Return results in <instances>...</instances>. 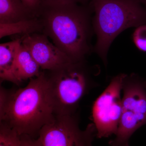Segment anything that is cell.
I'll return each instance as SVG.
<instances>
[{"label":"cell","instance_id":"obj_18","mask_svg":"<svg viewBox=\"0 0 146 146\" xmlns=\"http://www.w3.org/2000/svg\"><path fill=\"white\" fill-rule=\"evenodd\" d=\"M141 3L146 8V0H140Z\"/></svg>","mask_w":146,"mask_h":146},{"label":"cell","instance_id":"obj_12","mask_svg":"<svg viewBox=\"0 0 146 146\" xmlns=\"http://www.w3.org/2000/svg\"><path fill=\"white\" fill-rule=\"evenodd\" d=\"M41 21L36 17L11 23H0V38L12 35L21 37L35 33H42Z\"/></svg>","mask_w":146,"mask_h":146},{"label":"cell","instance_id":"obj_10","mask_svg":"<svg viewBox=\"0 0 146 146\" xmlns=\"http://www.w3.org/2000/svg\"><path fill=\"white\" fill-rule=\"evenodd\" d=\"M41 69L28 50L21 43L15 67V76L19 83L38 76L42 73Z\"/></svg>","mask_w":146,"mask_h":146},{"label":"cell","instance_id":"obj_19","mask_svg":"<svg viewBox=\"0 0 146 146\" xmlns=\"http://www.w3.org/2000/svg\"><path fill=\"white\" fill-rule=\"evenodd\" d=\"M143 84L144 87L145 88L146 90V80H143Z\"/></svg>","mask_w":146,"mask_h":146},{"label":"cell","instance_id":"obj_14","mask_svg":"<svg viewBox=\"0 0 146 146\" xmlns=\"http://www.w3.org/2000/svg\"><path fill=\"white\" fill-rule=\"evenodd\" d=\"M133 41L136 47L141 51L146 52V25L136 27L133 35Z\"/></svg>","mask_w":146,"mask_h":146},{"label":"cell","instance_id":"obj_2","mask_svg":"<svg viewBox=\"0 0 146 146\" xmlns=\"http://www.w3.org/2000/svg\"><path fill=\"white\" fill-rule=\"evenodd\" d=\"M0 95L1 123L19 135L37 138L42 128L54 118L44 71L24 88L12 91L1 88Z\"/></svg>","mask_w":146,"mask_h":146},{"label":"cell","instance_id":"obj_16","mask_svg":"<svg viewBox=\"0 0 146 146\" xmlns=\"http://www.w3.org/2000/svg\"><path fill=\"white\" fill-rule=\"evenodd\" d=\"M27 8L36 16V13L39 8L42 0H22Z\"/></svg>","mask_w":146,"mask_h":146},{"label":"cell","instance_id":"obj_15","mask_svg":"<svg viewBox=\"0 0 146 146\" xmlns=\"http://www.w3.org/2000/svg\"><path fill=\"white\" fill-rule=\"evenodd\" d=\"M19 146H42L37 138L27 135H20Z\"/></svg>","mask_w":146,"mask_h":146},{"label":"cell","instance_id":"obj_11","mask_svg":"<svg viewBox=\"0 0 146 146\" xmlns=\"http://www.w3.org/2000/svg\"><path fill=\"white\" fill-rule=\"evenodd\" d=\"M35 16L22 0H0V23H11Z\"/></svg>","mask_w":146,"mask_h":146},{"label":"cell","instance_id":"obj_5","mask_svg":"<svg viewBox=\"0 0 146 146\" xmlns=\"http://www.w3.org/2000/svg\"><path fill=\"white\" fill-rule=\"evenodd\" d=\"M137 74H126L123 80L122 107L117 131L110 146H129L133 133L146 124V90Z\"/></svg>","mask_w":146,"mask_h":146},{"label":"cell","instance_id":"obj_8","mask_svg":"<svg viewBox=\"0 0 146 146\" xmlns=\"http://www.w3.org/2000/svg\"><path fill=\"white\" fill-rule=\"evenodd\" d=\"M21 38V44L28 50L43 70H53L72 62L43 33H33Z\"/></svg>","mask_w":146,"mask_h":146},{"label":"cell","instance_id":"obj_3","mask_svg":"<svg viewBox=\"0 0 146 146\" xmlns=\"http://www.w3.org/2000/svg\"><path fill=\"white\" fill-rule=\"evenodd\" d=\"M92 19L97 41L94 52L107 65L111 44L123 31L146 25V8L140 0H91Z\"/></svg>","mask_w":146,"mask_h":146},{"label":"cell","instance_id":"obj_1","mask_svg":"<svg viewBox=\"0 0 146 146\" xmlns=\"http://www.w3.org/2000/svg\"><path fill=\"white\" fill-rule=\"evenodd\" d=\"M91 1L86 5L43 0L36 13L42 23V33L72 61L86 60L94 52L91 40L94 33Z\"/></svg>","mask_w":146,"mask_h":146},{"label":"cell","instance_id":"obj_7","mask_svg":"<svg viewBox=\"0 0 146 146\" xmlns=\"http://www.w3.org/2000/svg\"><path fill=\"white\" fill-rule=\"evenodd\" d=\"M126 74L121 73L113 77L94 102L92 117L96 129L97 138H108L116 135L117 131L122 107L123 80Z\"/></svg>","mask_w":146,"mask_h":146},{"label":"cell","instance_id":"obj_13","mask_svg":"<svg viewBox=\"0 0 146 146\" xmlns=\"http://www.w3.org/2000/svg\"><path fill=\"white\" fill-rule=\"evenodd\" d=\"M20 135L4 124H0V146H20Z\"/></svg>","mask_w":146,"mask_h":146},{"label":"cell","instance_id":"obj_4","mask_svg":"<svg viewBox=\"0 0 146 146\" xmlns=\"http://www.w3.org/2000/svg\"><path fill=\"white\" fill-rule=\"evenodd\" d=\"M86 60L70 62L55 69L44 70L48 95L55 116L76 114L79 104L97 86L94 74Z\"/></svg>","mask_w":146,"mask_h":146},{"label":"cell","instance_id":"obj_6","mask_svg":"<svg viewBox=\"0 0 146 146\" xmlns=\"http://www.w3.org/2000/svg\"><path fill=\"white\" fill-rule=\"evenodd\" d=\"M97 133L93 123L82 129L76 113L55 116L42 128L37 138L42 146H93Z\"/></svg>","mask_w":146,"mask_h":146},{"label":"cell","instance_id":"obj_17","mask_svg":"<svg viewBox=\"0 0 146 146\" xmlns=\"http://www.w3.org/2000/svg\"><path fill=\"white\" fill-rule=\"evenodd\" d=\"M46 1H55L63 2L75 3L80 4L86 5L89 3L91 0H46Z\"/></svg>","mask_w":146,"mask_h":146},{"label":"cell","instance_id":"obj_9","mask_svg":"<svg viewBox=\"0 0 146 146\" xmlns=\"http://www.w3.org/2000/svg\"><path fill=\"white\" fill-rule=\"evenodd\" d=\"M21 37L0 45V78L1 81L11 82L19 84L15 76L16 58L19 47L21 44Z\"/></svg>","mask_w":146,"mask_h":146}]
</instances>
